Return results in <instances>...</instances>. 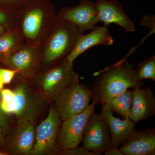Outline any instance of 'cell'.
<instances>
[{
    "label": "cell",
    "instance_id": "obj_1",
    "mask_svg": "<svg viewBox=\"0 0 155 155\" xmlns=\"http://www.w3.org/2000/svg\"><path fill=\"white\" fill-rule=\"evenodd\" d=\"M15 14L16 28L25 42L39 46L51 32L58 16L49 0H38Z\"/></svg>",
    "mask_w": 155,
    "mask_h": 155
},
{
    "label": "cell",
    "instance_id": "obj_2",
    "mask_svg": "<svg viewBox=\"0 0 155 155\" xmlns=\"http://www.w3.org/2000/svg\"><path fill=\"white\" fill-rule=\"evenodd\" d=\"M133 64L127 59L119 64L95 72L96 78L90 87L93 102L103 105L109 99L121 94L129 88L142 87L144 82H138L134 75Z\"/></svg>",
    "mask_w": 155,
    "mask_h": 155
},
{
    "label": "cell",
    "instance_id": "obj_3",
    "mask_svg": "<svg viewBox=\"0 0 155 155\" xmlns=\"http://www.w3.org/2000/svg\"><path fill=\"white\" fill-rule=\"evenodd\" d=\"M82 34L72 22L57 16L51 32L41 45V71L65 60Z\"/></svg>",
    "mask_w": 155,
    "mask_h": 155
},
{
    "label": "cell",
    "instance_id": "obj_4",
    "mask_svg": "<svg viewBox=\"0 0 155 155\" xmlns=\"http://www.w3.org/2000/svg\"><path fill=\"white\" fill-rule=\"evenodd\" d=\"M73 63L67 60L41 70L31 81L49 102L54 101L69 84L78 81V75L74 71Z\"/></svg>",
    "mask_w": 155,
    "mask_h": 155
},
{
    "label": "cell",
    "instance_id": "obj_5",
    "mask_svg": "<svg viewBox=\"0 0 155 155\" xmlns=\"http://www.w3.org/2000/svg\"><path fill=\"white\" fill-rule=\"evenodd\" d=\"M18 75L19 78L12 89L14 94L12 114L17 119H24L35 123L48 101L31 81Z\"/></svg>",
    "mask_w": 155,
    "mask_h": 155
},
{
    "label": "cell",
    "instance_id": "obj_6",
    "mask_svg": "<svg viewBox=\"0 0 155 155\" xmlns=\"http://www.w3.org/2000/svg\"><path fill=\"white\" fill-rule=\"evenodd\" d=\"M90 87L74 82L67 86L54 100V107L63 121L84 112L92 99Z\"/></svg>",
    "mask_w": 155,
    "mask_h": 155
},
{
    "label": "cell",
    "instance_id": "obj_7",
    "mask_svg": "<svg viewBox=\"0 0 155 155\" xmlns=\"http://www.w3.org/2000/svg\"><path fill=\"white\" fill-rule=\"evenodd\" d=\"M2 63L6 68L17 71L22 78L31 80L41 71V46L25 42Z\"/></svg>",
    "mask_w": 155,
    "mask_h": 155
},
{
    "label": "cell",
    "instance_id": "obj_8",
    "mask_svg": "<svg viewBox=\"0 0 155 155\" xmlns=\"http://www.w3.org/2000/svg\"><path fill=\"white\" fill-rule=\"evenodd\" d=\"M17 120L15 126L2 140L4 151L8 155H30L35 143V123L24 119Z\"/></svg>",
    "mask_w": 155,
    "mask_h": 155
},
{
    "label": "cell",
    "instance_id": "obj_9",
    "mask_svg": "<svg viewBox=\"0 0 155 155\" xmlns=\"http://www.w3.org/2000/svg\"><path fill=\"white\" fill-rule=\"evenodd\" d=\"M61 123L54 108L51 107L47 118L35 128V143L30 155L57 154L60 151L57 136Z\"/></svg>",
    "mask_w": 155,
    "mask_h": 155
},
{
    "label": "cell",
    "instance_id": "obj_10",
    "mask_svg": "<svg viewBox=\"0 0 155 155\" xmlns=\"http://www.w3.org/2000/svg\"><path fill=\"white\" fill-rule=\"evenodd\" d=\"M96 104L92 102L83 113L62 121L57 136L59 150L74 148L82 142L84 127L89 117L95 113Z\"/></svg>",
    "mask_w": 155,
    "mask_h": 155
},
{
    "label": "cell",
    "instance_id": "obj_11",
    "mask_svg": "<svg viewBox=\"0 0 155 155\" xmlns=\"http://www.w3.org/2000/svg\"><path fill=\"white\" fill-rule=\"evenodd\" d=\"M83 147L102 155L112 147L110 130L101 115L94 113L89 118L84 130Z\"/></svg>",
    "mask_w": 155,
    "mask_h": 155
},
{
    "label": "cell",
    "instance_id": "obj_12",
    "mask_svg": "<svg viewBox=\"0 0 155 155\" xmlns=\"http://www.w3.org/2000/svg\"><path fill=\"white\" fill-rule=\"evenodd\" d=\"M57 15L61 19L72 22L83 34L91 30L99 22L96 3L90 0H81L75 7H62Z\"/></svg>",
    "mask_w": 155,
    "mask_h": 155
},
{
    "label": "cell",
    "instance_id": "obj_13",
    "mask_svg": "<svg viewBox=\"0 0 155 155\" xmlns=\"http://www.w3.org/2000/svg\"><path fill=\"white\" fill-rule=\"evenodd\" d=\"M96 3L99 22L108 27L111 23L120 25L126 31L134 32V23L125 13L122 4L117 0H98Z\"/></svg>",
    "mask_w": 155,
    "mask_h": 155
},
{
    "label": "cell",
    "instance_id": "obj_14",
    "mask_svg": "<svg viewBox=\"0 0 155 155\" xmlns=\"http://www.w3.org/2000/svg\"><path fill=\"white\" fill-rule=\"evenodd\" d=\"M132 89L129 119L136 123L152 118L155 114V97L151 88L135 87Z\"/></svg>",
    "mask_w": 155,
    "mask_h": 155
},
{
    "label": "cell",
    "instance_id": "obj_15",
    "mask_svg": "<svg viewBox=\"0 0 155 155\" xmlns=\"http://www.w3.org/2000/svg\"><path fill=\"white\" fill-rule=\"evenodd\" d=\"M102 105L100 115L110 130L112 147H118L124 144L136 131V123L129 118L122 120L115 117L107 105Z\"/></svg>",
    "mask_w": 155,
    "mask_h": 155
},
{
    "label": "cell",
    "instance_id": "obj_16",
    "mask_svg": "<svg viewBox=\"0 0 155 155\" xmlns=\"http://www.w3.org/2000/svg\"><path fill=\"white\" fill-rule=\"evenodd\" d=\"M113 43L114 39L108 27L104 25L95 26L89 33L80 35L72 52L66 60L73 63L76 58L90 48L97 45H111Z\"/></svg>",
    "mask_w": 155,
    "mask_h": 155
},
{
    "label": "cell",
    "instance_id": "obj_17",
    "mask_svg": "<svg viewBox=\"0 0 155 155\" xmlns=\"http://www.w3.org/2000/svg\"><path fill=\"white\" fill-rule=\"evenodd\" d=\"M120 150L125 155H155V128L136 130Z\"/></svg>",
    "mask_w": 155,
    "mask_h": 155
},
{
    "label": "cell",
    "instance_id": "obj_18",
    "mask_svg": "<svg viewBox=\"0 0 155 155\" xmlns=\"http://www.w3.org/2000/svg\"><path fill=\"white\" fill-rule=\"evenodd\" d=\"M25 42L17 28L6 29L0 35V63L5 61Z\"/></svg>",
    "mask_w": 155,
    "mask_h": 155
},
{
    "label": "cell",
    "instance_id": "obj_19",
    "mask_svg": "<svg viewBox=\"0 0 155 155\" xmlns=\"http://www.w3.org/2000/svg\"><path fill=\"white\" fill-rule=\"evenodd\" d=\"M132 100V91L127 89L121 94L109 99L104 104L113 113H116L125 119L129 118Z\"/></svg>",
    "mask_w": 155,
    "mask_h": 155
},
{
    "label": "cell",
    "instance_id": "obj_20",
    "mask_svg": "<svg viewBox=\"0 0 155 155\" xmlns=\"http://www.w3.org/2000/svg\"><path fill=\"white\" fill-rule=\"evenodd\" d=\"M134 73L138 82H143L146 79L155 81V56H151L143 61L134 69Z\"/></svg>",
    "mask_w": 155,
    "mask_h": 155
},
{
    "label": "cell",
    "instance_id": "obj_21",
    "mask_svg": "<svg viewBox=\"0 0 155 155\" xmlns=\"http://www.w3.org/2000/svg\"><path fill=\"white\" fill-rule=\"evenodd\" d=\"M38 0H0V8L15 14L23 7Z\"/></svg>",
    "mask_w": 155,
    "mask_h": 155
},
{
    "label": "cell",
    "instance_id": "obj_22",
    "mask_svg": "<svg viewBox=\"0 0 155 155\" xmlns=\"http://www.w3.org/2000/svg\"><path fill=\"white\" fill-rule=\"evenodd\" d=\"M1 97V108L7 115L12 114L13 101L14 97V91L9 89H5L0 92Z\"/></svg>",
    "mask_w": 155,
    "mask_h": 155
},
{
    "label": "cell",
    "instance_id": "obj_23",
    "mask_svg": "<svg viewBox=\"0 0 155 155\" xmlns=\"http://www.w3.org/2000/svg\"><path fill=\"white\" fill-rule=\"evenodd\" d=\"M0 25H3L6 29L16 28L15 14L0 8Z\"/></svg>",
    "mask_w": 155,
    "mask_h": 155
},
{
    "label": "cell",
    "instance_id": "obj_24",
    "mask_svg": "<svg viewBox=\"0 0 155 155\" xmlns=\"http://www.w3.org/2000/svg\"><path fill=\"white\" fill-rule=\"evenodd\" d=\"M57 155H99L97 153L89 150L82 146H78L70 149L61 150Z\"/></svg>",
    "mask_w": 155,
    "mask_h": 155
},
{
    "label": "cell",
    "instance_id": "obj_25",
    "mask_svg": "<svg viewBox=\"0 0 155 155\" xmlns=\"http://www.w3.org/2000/svg\"><path fill=\"white\" fill-rule=\"evenodd\" d=\"M17 74L18 72L14 69L0 68V78L4 84H10Z\"/></svg>",
    "mask_w": 155,
    "mask_h": 155
},
{
    "label": "cell",
    "instance_id": "obj_26",
    "mask_svg": "<svg viewBox=\"0 0 155 155\" xmlns=\"http://www.w3.org/2000/svg\"><path fill=\"white\" fill-rule=\"evenodd\" d=\"M141 26L147 27L151 29L155 28V16L153 15H145L140 21Z\"/></svg>",
    "mask_w": 155,
    "mask_h": 155
},
{
    "label": "cell",
    "instance_id": "obj_27",
    "mask_svg": "<svg viewBox=\"0 0 155 155\" xmlns=\"http://www.w3.org/2000/svg\"><path fill=\"white\" fill-rule=\"evenodd\" d=\"M8 124V115L3 112L1 108V97L0 94V126L2 127L3 133H5L7 131Z\"/></svg>",
    "mask_w": 155,
    "mask_h": 155
},
{
    "label": "cell",
    "instance_id": "obj_28",
    "mask_svg": "<svg viewBox=\"0 0 155 155\" xmlns=\"http://www.w3.org/2000/svg\"><path fill=\"white\" fill-rule=\"evenodd\" d=\"M105 155H124L118 147H112L105 153Z\"/></svg>",
    "mask_w": 155,
    "mask_h": 155
},
{
    "label": "cell",
    "instance_id": "obj_29",
    "mask_svg": "<svg viewBox=\"0 0 155 155\" xmlns=\"http://www.w3.org/2000/svg\"><path fill=\"white\" fill-rule=\"evenodd\" d=\"M6 29L5 28L3 25H0V35L5 31Z\"/></svg>",
    "mask_w": 155,
    "mask_h": 155
},
{
    "label": "cell",
    "instance_id": "obj_30",
    "mask_svg": "<svg viewBox=\"0 0 155 155\" xmlns=\"http://www.w3.org/2000/svg\"><path fill=\"white\" fill-rule=\"evenodd\" d=\"M3 133V130H2V128L1 126H0V143H1V142H2V140Z\"/></svg>",
    "mask_w": 155,
    "mask_h": 155
},
{
    "label": "cell",
    "instance_id": "obj_31",
    "mask_svg": "<svg viewBox=\"0 0 155 155\" xmlns=\"http://www.w3.org/2000/svg\"><path fill=\"white\" fill-rule=\"evenodd\" d=\"M4 84L2 81V79H1V78H0V92L2 91L3 89V87H4Z\"/></svg>",
    "mask_w": 155,
    "mask_h": 155
},
{
    "label": "cell",
    "instance_id": "obj_32",
    "mask_svg": "<svg viewBox=\"0 0 155 155\" xmlns=\"http://www.w3.org/2000/svg\"><path fill=\"white\" fill-rule=\"evenodd\" d=\"M0 155H8L4 151H0Z\"/></svg>",
    "mask_w": 155,
    "mask_h": 155
},
{
    "label": "cell",
    "instance_id": "obj_33",
    "mask_svg": "<svg viewBox=\"0 0 155 155\" xmlns=\"http://www.w3.org/2000/svg\"><path fill=\"white\" fill-rule=\"evenodd\" d=\"M96 1H98V0H96Z\"/></svg>",
    "mask_w": 155,
    "mask_h": 155
}]
</instances>
